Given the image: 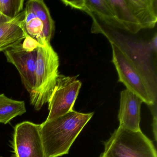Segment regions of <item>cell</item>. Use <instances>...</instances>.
Listing matches in <instances>:
<instances>
[{"instance_id": "6da1fadb", "label": "cell", "mask_w": 157, "mask_h": 157, "mask_svg": "<svg viewBox=\"0 0 157 157\" xmlns=\"http://www.w3.org/2000/svg\"><path fill=\"white\" fill-rule=\"evenodd\" d=\"M113 62L118 73V81L138 96L150 108L157 106V82L153 69L143 60L137 59L131 49L113 40Z\"/></svg>"}, {"instance_id": "7a4b0ae2", "label": "cell", "mask_w": 157, "mask_h": 157, "mask_svg": "<svg viewBox=\"0 0 157 157\" xmlns=\"http://www.w3.org/2000/svg\"><path fill=\"white\" fill-rule=\"evenodd\" d=\"M94 114L73 110L40 124V133L47 157H59L68 154L71 145Z\"/></svg>"}, {"instance_id": "3957f363", "label": "cell", "mask_w": 157, "mask_h": 157, "mask_svg": "<svg viewBox=\"0 0 157 157\" xmlns=\"http://www.w3.org/2000/svg\"><path fill=\"white\" fill-rule=\"evenodd\" d=\"M59 58L50 43L38 46L35 71L34 87L30 94V103L39 111L48 103L59 76Z\"/></svg>"}, {"instance_id": "277c9868", "label": "cell", "mask_w": 157, "mask_h": 157, "mask_svg": "<svg viewBox=\"0 0 157 157\" xmlns=\"http://www.w3.org/2000/svg\"><path fill=\"white\" fill-rule=\"evenodd\" d=\"M106 157H157L152 141L141 130L131 131L118 127L105 142Z\"/></svg>"}, {"instance_id": "5b68a950", "label": "cell", "mask_w": 157, "mask_h": 157, "mask_svg": "<svg viewBox=\"0 0 157 157\" xmlns=\"http://www.w3.org/2000/svg\"><path fill=\"white\" fill-rule=\"evenodd\" d=\"M59 74L48 102L49 113L46 121L56 119L73 110L82 86L78 76Z\"/></svg>"}, {"instance_id": "8992f818", "label": "cell", "mask_w": 157, "mask_h": 157, "mask_svg": "<svg viewBox=\"0 0 157 157\" xmlns=\"http://www.w3.org/2000/svg\"><path fill=\"white\" fill-rule=\"evenodd\" d=\"M11 144L13 157H47L40 124L29 121L17 124L14 128Z\"/></svg>"}, {"instance_id": "52a82bcc", "label": "cell", "mask_w": 157, "mask_h": 157, "mask_svg": "<svg viewBox=\"0 0 157 157\" xmlns=\"http://www.w3.org/2000/svg\"><path fill=\"white\" fill-rule=\"evenodd\" d=\"M36 50H27L22 43L4 51L7 61L17 69L22 83L29 94L34 87Z\"/></svg>"}, {"instance_id": "ba28073f", "label": "cell", "mask_w": 157, "mask_h": 157, "mask_svg": "<svg viewBox=\"0 0 157 157\" xmlns=\"http://www.w3.org/2000/svg\"><path fill=\"white\" fill-rule=\"evenodd\" d=\"M143 101L127 89L120 93V108L118 114L119 126L131 130H140V107Z\"/></svg>"}, {"instance_id": "9c48e42d", "label": "cell", "mask_w": 157, "mask_h": 157, "mask_svg": "<svg viewBox=\"0 0 157 157\" xmlns=\"http://www.w3.org/2000/svg\"><path fill=\"white\" fill-rule=\"evenodd\" d=\"M25 17L24 10L13 19L0 24V52L21 44L28 36L25 31Z\"/></svg>"}, {"instance_id": "30bf717a", "label": "cell", "mask_w": 157, "mask_h": 157, "mask_svg": "<svg viewBox=\"0 0 157 157\" xmlns=\"http://www.w3.org/2000/svg\"><path fill=\"white\" fill-rule=\"evenodd\" d=\"M67 6L80 10L92 16L96 15L107 25L122 29L107 0L61 1Z\"/></svg>"}, {"instance_id": "8fae6325", "label": "cell", "mask_w": 157, "mask_h": 157, "mask_svg": "<svg viewBox=\"0 0 157 157\" xmlns=\"http://www.w3.org/2000/svg\"><path fill=\"white\" fill-rule=\"evenodd\" d=\"M141 29L154 28L157 22L156 0H126Z\"/></svg>"}, {"instance_id": "7c38bea8", "label": "cell", "mask_w": 157, "mask_h": 157, "mask_svg": "<svg viewBox=\"0 0 157 157\" xmlns=\"http://www.w3.org/2000/svg\"><path fill=\"white\" fill-rule=\"evenodd\" d=\"M122 29L133 34L141 28L128 5L126 0H107Z\"/></svg>"}, {"instance_id": "4fadbf2b", "label": "cell", "mask_w": 157, "mask_h": 157, "mask_svg": "<svg viewBox=\"0 0 157 157\" xmlns=\"http://www.w3.org/2000/svg\"><path fill=\"white\" fill-rule=\"evenodd\" d=\"M25 6L42 21L44 26V37L47 42L50 43L55 33L56 26L55 21L44 2L43 0H30L27 2Z\"/></svg>"}, {"instance_id": "5bb4252c", "label": "cell", "mask_w": 157, "mask_h": 157, "mask_svg": "<svg viewBox=\"0 0 157 157\" xmlns=\"http://www.w3.org/2000/svg\"><path fill=\"white\" fill-rule=\"evenodd\" d=\"M24 101L10 99L4 94H0V123L8 124L12 119L26 113Z\"/></svg>"}, {"instance_id": "9a60e30c", "label": "cell", "mask_w": 157, "mask_h": 157, "mask_svg": "<svg viewBox=\"0 0 157 157\" xmlns=\"http://www.w3.org/2000/svg\"><path fill=\"white\" fill-rule=\"evenodd\" d=\"M24 11L25 25L26 33L35 40L40 45H43L46 41L44 37L43 22L27 6H25Z\"/></svg>"}, {"instance_id": "2e32d148", "label": "cell", "mask_w": 157, "mask_h": 157, "mask_svg": "<svg viewBox=\"0 0 157 157\" xmlns=\"http://www.w3.org/2000/svg\"><path fill=\"white\" fill-rule=\"evenodd\" d=\"M24 0H0V13L10 19L23 11Z\"/></svg>"}, {"instance_id": "e0dca14e", "label": "cell", "mask_w": 157, "mask_h": 157, "mask_svg": "<svg viewBox=\"0 0 157 157\" xmlns=\"http://www.w3.org/2000/svg\"><path fill=\"white\" fill-rule=\"evenodd\" d=\"M157 34H155L150 42L147 44V48L151 52H156L157 49Z\"/></svg>"}, {"instance_id": "ac0fdd59", "label": "cell", "mask_w": 157, "mask_h": 157, "mask_svg": "<svg viewBox=\"0 0 157 157\" xmlns=\"http://www.w3.org/2000/svg\"><path fill=\"white\" fill-rule=\"evenodd\" d=\"M11 19H9L7 17H5L3 14L0 13V24L6 22L8 21H10Z\"/></svg>"}, {"instance_id": "d6986e66", "label": "cell", "mask_w": 157, "mask_h": 157, "mask_svg": "<svg viewBox=\"0 0 157 157\" xmlns=\"http://www.w3.org/2000/svg\"><path fill=\"white\" fill-rule=\"evenodd\" d=\"M100 157H105V156H104L103 155H102V154H101V156H100Z\"/></svg>"}, {"instance_id": "ffe728a7", "label": "cell", "mask_w": 157, "mask_h": 157, "mask_svg": "<svg viewBox=\"0 0 157 157\" xmlns=\"http://www.w3.org/2000/svg\"><path fill=\"white\" fill-rule=\"evenodd\" d=\"M0 157H1V156H0Z\"/></svg>"}]
</instances>
